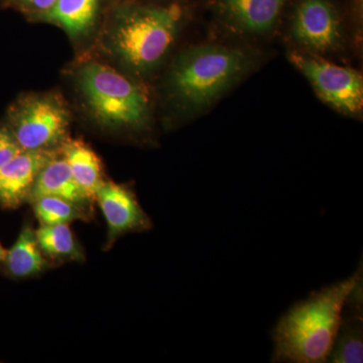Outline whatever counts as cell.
<instances>
[{
	"label": "cell",
	"instance_id": "ac0fdd59",
	"mask_svg": "<svg viewBox=\"0 0 363 363\" xmlns=\"http://www.w3.org/2000/svg\"><path fill=\"white\" fill-rule=\"evenodd\" d=\"M6 6L13 7L30 18H37L40 14L49 11L56 0H0Z\"/></svg>",
	"mask_w": 363,
	"mask_h": 363
},
{
	"label": "cell",
	"instance_id": "2e32d148",
	"mask_svg": "<svg viewBox=\"0 0 363 363\" xmlns=\"http://www.w3.org/2000/svg\"><path fill=\"white\" fill-rule=\"evenodd\" d=\"M38 243L45 257L58 266L60 262H84V248L69 224H40L35 229Z\"/></svg>",
	"mask_w": 363,
	"mask_h": 363
},
{
	"label": "cell",
	"instance_id": "7a4b0ae2",
	"mask_svg": "<svg viewBox=\"0 0 363 363\" xmlns=\"http://www.w3.org/2000/svg\"><path fill=\"white\" fill-rule=\"evenodd\" d=\"M111 11L108 45L111 51L124 65L138 73L156 68L175 43L180 9L121 0Z\"/></svg>",
	"mask_w": 363,
	"mask_h": 363
},
{
	"label": "cell",
	"instance_id": "277c9868",
	"mask_svg": "<svg viewBox=\"0 0 363 363\" xmlns=\"http://www.w3.org/2000/svg\"><path fill=\"white\" fill-rule=\"evenodd\" d=\"M77 85L98 123L113 130H140L149 121L147 95L111 67L89 62L77 72Z\"/></svg>",
	"mask_w": 363,
	"mask_h": 363
},
{
	"label": "cell",
	"instance_id": "3957f363",
	"mask_svg": "<svg viewBox=\"0 0 363 363\" xmlns=\"http://www.w3.org/2000/svg\"><path fill=\"white\" fill-rule=\"evenodd\" d=\"M250 67V57L236 48L217 45L191 48L173 64L169 91L182 107L198 111L214 104Z\"/></svg>",
	"mask_w": 363,
	"mask_h": 363
},
{
	"label": "cell",
	"instance_id": "5bb4252c",
	"mask_svg": "<svg viewBox=\"0 0 363 363\" xmlns=\"http://www.w3.org/2000/svg\"><path fill=\"white\" fill-rule=\"evenodd\" d=\"M285 0H223L224 13L236 28L252 33L271 30Z\"/></svg>",
	"mask_w": 363,
	"mask_h": 363
},
{
	"label": "cell",
	"instance_id": "e0dca14e",
	"mask_svg": "<svg viewBox=\"0 0 363 363\" xmlns=\"http://www.w3.org/2000/svg\"><path fill=\"white\" fill-rule=\"evenodd\" d=\"M30 204L40 224L48 225L89 221L92 214L90 207L55 196H40L32 200Z\"/></svg>",
	"mask_w": 363,
	"mask_h": 363
},
{
	"label": "cell",
	"instance_id": "30bf717a",
	"mask_svg": "<svg viewBox=\"0 0 363 363\" xmlns=\"http://www.w3.org/2000/svg\"><path fill=\"white\" fill-rule=\"evenodd\" d=\"M363 279L354 286L344 305L337 335L328 362H363Z\"/></svg>",
	"mask_w": 363,
	"mask_h": 363
},
{
	"label": "cell",
	"instance_id": "7c38bea8",
	"mask_svg": "<svg viewBox=\"0 0 363 363\" xmlns=\"http://www.w3.org/2000/svg\"><path fill=\"white\" fill-rule=\"evenodd\" d=\"M40 196H55L92 207V201L77 185L62 155L57 154L40 169L30 191L28 203Z\"/></svg>",
	"mask_w": 363,
	"mask_h": 363
},
{
	"label": "cell",
	"instance_id": "6da1fadb",
	"mask_svg": "<svg viewBox=\"0 0 363 363\" xmlns=\"http://www.w3.org/2000/svg\"><path fill=\"white\" fill-rule=\"evenodd\" d=\"M362 264L350 278L314 291L295 303L272 330V362H328L344 305L362 279Z\"/></svg>",
	"mask_w": 363,
	"mask_h": 363
},
{
	"label": "cell",
	"instance_id": "ffe728a7",
	"mask_svg": "<svg viewBox=\"0 0 363 363\" xmlns=\"http://www.w3.org/2000/svg\"><path fill=\"white\" fill-rule=\"evenodd\" d=\"M6 250L2 247L1 242H0V267H1L2 262H4V257H6Z\"/></svg>",
	"mask_w": 363,
	"mask_h": 363
},
{
	"label": "cell",
	"instance_id": "8fae6325",
	"mask_svg": "<svg viewBox=\"0 0 363 363\" xmlns=\"http://www.w3.org/2000/svg\"><path fill=\"white\" fill-rule=\"evenodd\" d=\"M1 266L6 276L18 281L37 278L56 267L40 250L35 229L28 222L23 224L11 250H6Z\"/></svg>",
	"mask_w": 363,
	"mask_h": 363
},
{
	"label": "cell",
	"instance_id": "ba28073f",
	"mask_svg": "<svg viewBox=\"0 0 363 363\" xmlns=\"http://www.w3.org/2000/svg\"><path fill=\"white\" fill-rule=\"evenodd\" d=\"M292 35L306 49L333 51L342 37L335 9L327 0H303L294 14Z\"/></svg>",
	"mask_w": 363,
	"mask_h": 363
},
{
	"label": "cell",
	"instance_id": "9a60e30c",
	"mask_svg": "<svg viewBox=\"0 0 363 363\" xmlns=\"http://www.w3.org/2000/svg\"><path fill=\"white\" fill-rule=\"evenodd\" d=\"M61 155L68 162L74 180L91 201H95L98 189L104 183L99 157L82 140H65Z\"/></svg>",
	"mask_w": 363,
	"mask_h": 363
},
{
	"label": "cell",
	"instance_id": "d6986e66",
	"mask_svg": "<svg viewBox=\"0 0 363 363\" xmlns=\"http://www.w3.org/2000/svg\"><path fill=\"white\" fill-rule=\"evenodd\" d=\"M21 152V147L7 126H0V168Z\"/></svg>",
	"mask_w": 363,
	"mask_h": 363
},
{
	"label": "cell",
	"instance_id": "4fadbf2b",
	"mask_svg": "<svg viewBox=\"0 0 363 363\" xmlns=\"http://www.w3.org/2000/svg\"><path fill=\"white\" fill-rule=\"evenodd\" d=\"M105 0H56L54 6L35 20L58 26L73 38L89 32L96 23Z\"/></svg>",
	"mask_w": 363,
	"mask_h": 363
},
{
	"label": "cell",
	"instance_id": "52a82bcc",
	"mask_svg": "<svg viewBox=\"0 0 363 363\" xmlns=\"http://www.w3.org/2000/svg\"><path fill=\"white\" fill-rule=\"evenodd\" d=\"M95 201L99 204L107 224L104 250H109L121 236L150 231L152 219L128 186L105 181L98 189Z\"/></svg>",
	"mask_w": 363,
	"mask_h": 363
},
{
	"label": "cell",
	"instance_id": "9c48e42d",
	"mask_svg": "<svg viewBox=\"0 0 363 363\" xmlns=\"http://www.w3.org/2000/svg\"><path fill=\"white\" fill-rule=\"evenodd\" d=\"M58 154L55 150H21L0 168V207L16 209L28 201L43 167Z\"/></svg>",
	"mask_w": 363,
	"mask_h": 363
},
{
	"label": "cell",
	"instance_id": "5b68a950",
	"mask_svg": "<svg viewBox=\"0 0 363 363\" xmlns=\"http://www.w3.org/2000/svg\"><path fill=\"white\" fill-rule=\"evenodd\" d=\"M69 124L63 102L45 94L18 100L9 109L6 126L21 150H45L63 145Z\"/></svg>",
	"mask_w": 363,
	"mask_h": 363
},
{
	"label": "cell",
	"instance_id": "8992f818",
	"mask_svg": "<svg viewBox=\"0 0 363 363\" xmlns=\"http://www.w3.org/2000/svg\"><path fill=\"white\" fill-rule=\"evenodd\" d=\"M290 60L325 102L344 113L362 111L363 80L357 71L300 52L291 54Z\"/></svg>",
	"mask_w": 363,
	"mask_h": 363
}]
</instances>
